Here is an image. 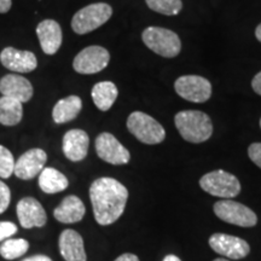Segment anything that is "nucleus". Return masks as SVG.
Segmentation results:
<instances>
[{"label": "nucleus", "instance_id": "obj_18", "mask_svg": "<svg viewBox=\"0 0 261 261\" xmlns=\"http://www.w3.org/2000/svg\"><path fill=\"white\" fill-rule=\"evenodd\" d=\"M60 252L65 261H86L84 240L75 230H64L60 236Z\"/></svg>", "mask_w": 261, "mask_h": 261}, {"label": "nucleus", "instance_id": "obj_35", "mask_svg": "<svg viewBox=\"0 0 261 261\" xmlns=\"http://www.w3.org/2000/svg\"><path fill=\"white\" fill-rule=\"evenodd\" d=\"M255 37H256L257 40L261 42V23L257 25L256 29H255Z\"/></svg>", "mask_w": 261, "mask_h": 261}, {"label": "nucleus", "instance_id": "obj_20", "mask_svg": "<svg viewBox=\"0 0 261 261\" xmlns=\"http://www.w3.org/2000/svg\"><path fill=\"white\" fill-rule=\"evenodd\" d=\"M81 109H83L81 98L74 96V94L73 96H68L55 104L54 110H52V119L58 125L67 123L76 119Z\"/></svg>", "mask_w": 261, "mask_h": 261}, {"label": "nucleus", "instance_id": "obj_29", "mask_svg": "<svg viewBox=\"0 0 261 261\" xmlns=\"http://www.w3.org/2000/svg\"><path fill=\"white\" fill-rule=\"evenodd\" d=\"M249 159L255 163L257 167L261 168V143H253L248 148Z\"/></svg>", "mask_w": 261, "mask_h": 261}, {"label": "nucleus", "instance_id": "obj_4", "mask_svg": "<svg viewBox=\"0 0 261 261\" xmlns=\"http://www.w3.org/2000/svg\"><path fill=\"white\" fill-rule=\"evenodd\" d=\"M127 128L139 142L148 145L162 143L166 130L158 120L143 112H133L127 119Z\"/></svg>", "mask_w": 261, "mask_h": 261}, {"label": "nucleus", "instance_id": "obj_23", "mask_svg": "<svg viewBox=\"0 0 261 261\" xmlns=\"http://www.w3.org/2000/svg\"><path fill=\"white\" fill-rule=\"evenodd\" d=\"M23 116V107L18 100L9 97H0V123L4 126H16Z\"/></svg>", "mask_w": 261, "mask_h": 261}, {"label": "nucleus", "instance_id": "obj_37", "mask_svg": "<svg viewBox=\"0 0 261 261\" xmlns=\"http://www.w3.org/2000/svg\"><path fill=\"white\" fill-rule=\"evenodd\" d=\"M260 128H261V119H260Z\"/></svg>", "mask_w": 261, "mask_h": 261}, {"label": "nucleus", "instance_id": "obj_21", "mask_svg": "<svg viewBox=\"0 0 261 261\" xmlns=\"http://www.w3.org/2000/svg\"><path fill=\"white\" fill-rule=\"evenodd\" d=\"M91 96H92L94 106L100 112H108L115 103L119 96V91H117L116 85L112 81H100L93 86Z\"/></svg>", "mask_w": 261, "mask_h": 261}, {"label": "nucleus", "instance_id": "obj_15", "mask_svg": "<svg viewBox=\"0 0 261 261\" xmlns=\"http://www.w3.org/2000/svg\"><path fill=\"white\" fill-rule=\"evenodd\" d=\"M89 135L83 129H70L63 137V154L71 162L83 161L89 152Z\"/></svg>", "mask_w": 261, "mask_h": 261}, {"label": "nucleus", "instance_id": "obj_25", "mask_svg": "<svg viewBox=\"0 0 261 261\" xmlns=\"http://www.w3.org/2000/svg\"><path fill=\"white\" fill-rule=\"evenodd\" d=\"M146 5L152 11L166 16H175L181 11V0H145Z\"/></svg>", "mask_w": 261, "mask_h": 261}, {"label": "nucleus", "instance_id": "obj_5", "mask_svg": "<svg viewBox=\"0 0 261 261\" xmlns=\"http://www.w3.org/2000/svg\"><path fill=\"white\" fill-rule=\"evenodd\" d=\"M113 15L112 6L107 3H94L85 6L71 19V28L79 35L96 31L109 21Z\"/></svg>", "mask_w": 261, "mask_h": 261}, {"label": "nucleus", "instance_id": "obj_30", "mask_svg": "<svg viewBox=\"0 0 261 261\" xmlns=\"http://www.w3.org/2000/svg\"><path fill=\"white\" fill-rule=\"evenodd\" d=\"M252 87L253 90L255 91V93L261 96V71H259V73L254 76V79L252 81Z\"/></svg>", "mask_w": 261, "mask_h": 261}, {"label": "nucleus", "instance_id": "obj_2", "mask_svg": "<svg viewBox=\"0 0 261 261\" xmlns=\"http://www.w3.org/2000/svg\"><path fill=\"white\" fill-rule=\"evenodd\" d=\"M175 127L187 142L200 144L213 135V122L211 117L200 110H182L174 117Z\"/></svg>", "mask_w": 261, "mask_h": 261}, {"label": "nucleus", "instance_id": "obj_3", "mask_svg": "<svg viewBox=\"0 0 261 261\" xmlns=\"http://www.w3.org/2000/svg\"><path fill=\"white\" fill-rule=\"evenodd\" d=\"M143 42L156 55L173 58L181 51V41L177 33L162 27H148L142 34Z\"/></svg>", "mask_w": 261, "mask_h": 261}, {"label": "nucleus", "instance_id": "obj_36", "mask_svg": "<svg viewBox=\"0 0 261 261\" xmlns=\"http://www.w3.org/2000/svg\"><path fill=\"white\" fill-rule=\"evenodd\" d=\"M213 261H228V260H225V259H223V257H219V259H215Z\"/></svg>", "mask_w": 261, "mask_h": 261}, {"label": "nucleus", "instance_id": "obj_24", "mask_svg": "<svg viewBox=\"0 0 261 261\" xmlns=\"http://www.w3.org/2000/svg\"><path fill=\"white\" fill-rule=\"evenodd\" d=\"M29 249V242L24 238H9L0 246V255L5 260H15L24 255Z\"/></svg>", "mask_w": 261, "mask_h": 261}, {"label": "nucleus", "instance_id": "obj_7", "mask_svg": "<svg viewBox=\"0 0 261 261\" xmlns=\"http://www.w3.org/2000/svg\"><path fill=\"white\" fill-rule=\"evenodd\" d=\"M214 213L225 223L241 227H253L257 223L256 214L250 208L232 200L218 201L214 204Z\"/></svg>", "mask_w": 261, "mask_h": 261}, {"label": "nucleus", "instance_id": "obj_9", "mask_svg": "<svg viewBox=\"0 0 261 261\" xmlns=\"http://www.w3.org/2000/svg\"><path fill=\"white\" fill-rule=\"evenodd\" d=\"M110 54L107 48L98 45L85 47L73 61V68L76 73L84 75L96 74L106 69L109 64Z\"/></svg>", "mask_w": 261, "mask_h": 261}, {"label": "nucleus", "instance_id": "obj_34", "mask_svg": "<svg viewBox=\"0 0 261 261\" xmlns=\"http://www.w3.org/2000/svg\"><path fill=\"white\" fill-rule=\"evenodd\" d=\"M163 261H181L180 259H179V257L177 256V255H167L165 257V259H163Z\"/></svg>", "mask_w": 261, "mask_h": 261}, {"label": "nucleus", "instance_id": "obj_12", "mask_svg": "<svg viewBox=\"0 0 261 261\" xmlns=\"http://www.w3.org/2000/svg\"><path fill=\"white\" fill-rule=\"evenodd\" d=\"M47 161L46 152L42 149H31L15 163L14 174L22 180H31L40 174Z\"/></svg>", "mask_w": 261, "mask_h": 261}, {"label": "nucleus", "instance_id": "obj_1", "mask_svg": "<svg viewBox=\"0 0 261 261\" xmlns=\"http://www.w3.org/2000/svg\"><path fill=\"white\" fill-rule=\"evenodd\" d=\"M94 219L99 225L114 224L125 211L128 190L114 178H99L90 188Z\"/></svg>", "mask_w": 261, "mask_h": 261}, {"label": "nucleus", "instance_id": "obj_17", "mask_svg": "<svg viewBox=\"0 0 261 261\" xmlns=\"http://www.w3.org/2000/svg\"><path fill=\"white\" fill-rule=\"evenodd\" d=\"M37 35L44 54L52 56L60 50L63 35L58 22L54 19H44L37 27Z\"/></svg>", "mask_w": 261, "mask_h": 261}, {"label": "nucleus", "instance_id": "obj_31", "mask_svg": "<svg viewBox=\"0 0 261 261\" xmlns=\"http://www.w3.org/2000/svg\"><path fill=\"white\" fill-rule=\"evenodd\" d=\"M12 6V0H0V14H6Z\"/></svg>", "mask_w": 261, "mask_h": 261}, {"label": "nucleus", "instance_id": "obj_22", "mask_svg": "<svg viewBox=\"0 0 261 261\" xmlns=\"http://www.w3.org/2000/svg\"><path fill=\"white\" fill-rule=\"evenodd\" d=\"M39 187L45 194H57L69 187V181L63 173L56 168H44L39 174Z\"/></svg>", "mask_w": 261, "mask_h": 261}, {"label": "nucleus", "instance_id": "obj_19", "mask_svg": "<svg viewBox=\"0 0 261 261\" xmlns=\"http://www.w3.org/2000/svg\"><path fill=\"white\" fill-rule=\"evenodd\" d=\"M86 213L84 202L77 196L70 195L63 198L61 204L54 211L55 219L63 224H74L83 220Z\"/></svg>", "mask_w": 261, "mask_h": 261}, {"label": "nucleus", "instance_id": "obj_14", "mask_svg": "<svg viewBox=\"0 0 261 261\" xmlns=\"http://www.w3.org/2000/svg\"><path fill=\"white\" fill-rule=\"evenodd\" d=\"M0 62L6 69L15 73H31L38 67V60L31 51L5 47L0 54Z\"/></svg>", "mask_w": 261, "mask_h": 261}, {"label": "nucleus", "instance_id": "obj_8", "mask_svg": "<svg viewBox=\"0 0 261 261\" xmlns=\"http://www.w3.org/2000/svg\"><path fill=\"white\" fill-rule=\"evenodd\" d=\"M174 90L185 100L204 103L212 96V84L200 75H182L174 83Z\"/></svg>", "mask_w": 261, "mask_h": 261}, {"label": "nucleus", "instance_id": "obj_16", "mask_svg": "<svg viewBox=\"0 0 261 261\" xmlns=\"http://www.w3.org/2000/svg\"><path fill=\"white\" fill-rule=\"evenodd\" d=\"M0 93L5 97L18 100L19 103H25L32 99L34 90L31 81L24 76L9 74L0 79Z\"/></svg>", "mask_w": 261, "mask_h": 261}, {"label": "nucleus", "instance_id": "obj_6", "mask_svg": "<svg viewBox=\"0 0 261 261\" xmlns=\"http://www.w3.org/2000/svg\"><path fill=\"white\" fill-rule=\"evenodd\" d=\"M200 187L212 196L221 198H233L241 192V182L233 174L218 169L204 174L200 179Z\"/></svg>", "mask_w": 261, "mask_h": 261}, {"label": "nucleus", "instance_id": "obj_27", "mask_svg": "<svg viewBox=\"0 0 261 261\" xmlns=\"http://www.w3.org/2000/svg\"><path fill=\"white\" fill-rule=\"evenodd\" d=\"M11 202V191L4 181L0 180V214L8 210Z\"/></svg>", "mask_w": 261, "mask_h": 261}, {"label": "nucleus", "instance_id": "obj_11", "mask_svg": "<svg viewBox=\"0 0 261 261\" xmlns=\"http://www.w3.org/2000/svg\"><path fill=\"white\" fill-rule=\"evenodd\" d=\"M210 246L215 253L233 260L246 257L250 252V247L242 238L226 233H214L210 238Z\"/></svg>", "mask_w": 261, "mask_h": 261}, {"label": "nucleus", "instance_id": "obj_10", "mask_svg": "<svg viewBox=\"0 0 261 261\" xmlns=\"http://www.w3.org/2000/svg\"><path fill=\"white\" fill-rule=\"evenodd\" d=\"M96 151L98 158L110 165H126L129 162L130 154L116 137L112 133L103 132L96 138Z\"/></svg>", "mask_w": 261, "mask_h": 261}, {"label": "nucleus", "instance_id": "obj_33", "mask_svg": "<svg viewBox=\"0 0 261 261\" xmlns=\"http://www.w3.org/2000/svg\"><path fill=\"white\" fill-rule=\"evenodd\" d=\"M22 261H52V260L46 255H41V254H39V255H33Z\"/></svg>", "mask_w": 261, "mask_h": 261}, {"label": "nucleus", "instance_id": "obj_13", "mask_svg": "<svg viewBox=\"0 0 261 261\" xmlns=\"http://www.w3.org/2000/svg\"><path fill=\"white\" fill-rule=\"evenodd\" d=\"M19 224L23 228L42 227L47 221V215L40 202L33 197H24L16 207Z\"/></svg>", "mask_w": 261, "mask_h": 261}, {"label": "nucleus", "instance_id": "obj_32", "mask_svg": "<svg viewBox=\"0 0 261 261\" xmlns=\"http://www.w3.org/2000/svg\"><path fill=\"white\" fill-rule=\"evenodd\" d=\"M115 261H139L138 256L135 255V254H130V253H126L120 255L119 257H116Z\"/></svg>", "mask_w": 261, "mask_h": 261}, {"label": "nucleus", "instance_id": "obj_26", "mask_svg": "<svg viewBox=\"0 0 261 261\" xmlns=\"http://www.w3.org/2000/svg\"><path fill=\"white\" fill-rule=\"evenodd\" d=\"M15 159L9 149L0 145V178L8 179L14 174Z\"/></svg>", "mask_w": 261, "mask_h": 261}, {"label": "nucleus", "instance_id": "obj_28", "mask_svg": "<svg viewBox=\"0 0 261 261\" xmlns=\"http://www.w3.org/2000/svg\"><path fill=\"white\" fill-rule=\"evenodd\" d=\"M17 232V225L11 221H0V242L9 240Z\"/></svg>", "mask_w": 261, "mask_h": 261}]
</instances>
